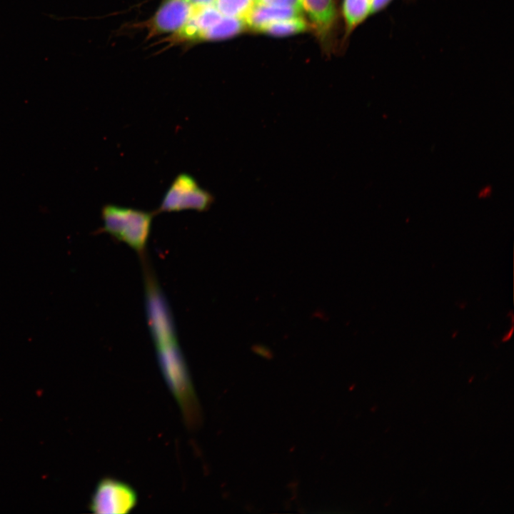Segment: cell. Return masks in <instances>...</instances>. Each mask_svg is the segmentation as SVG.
I'll list each match as a JSON object with an SVG mask.
<instances>
[{
	"label": "cell",
	"mask_w": 514,
	"mask_h": 514,
	"mask_svg": "<svg viewBox=\"0 0 514 514\" xmlns=\"http://www.w3.org/2000/svg\"><path fill=\"white\" fill-rule=\"evenodd\" d=\"M160 368L189 426L199 420V410L177 337L154 343Z\"/></svg>",
	"instance_id": "1"
},
{
	"label": "cell",
	"mask_w": 514,
	"mask_h": 514,
	"mask_svg": "<svg viewBox=\"0 0 514 514\" xmlns=\"http://www.w3.org/2000/svg\"><path fill=\"white\" fill-rule=\"evenodd\" d=\"M156 213L114 204L101 208L103 226L96 233H106L126 243L143 259Z\"/></svg>",
	"instance_id": "2"
},
{
	"label": "cell",
	"mask_w": 514,
	"mask_h": 514,
	"mask_svg": "<svg viewBox=\"0 0 514 514\" xmlns=\"http://www.w3.org/2000/svg\"><path fill=\"white\" fill-rule=\"evenodd\" d=\"M214 201V197L202 188L189 173H181L172 181L166 191L156 213L194 210L207 211Z\"/></svg>",
	"instance_id": "3"
},
{
	"label": "cell",
	"mask_w": 514,
	"mask_h": 514,
	"mask_svg": "<svg viewBox=\"0 0 514 514\" xmlns=\"http://www.w3.org/2000/svg\"><path fill=\"white\" fill-rule=\"evenodd\" d=\"M136 503L137 495L131 486L106 478L96 487L89 508L96 514H126L130 513Z\"/></svg>",
	"instance_id": "4"
},
{
	"label": "cell",
	"mask_w": 514,
	"mask_h": 514,
	"mask_svg": "<svg viewBox=\"0 0 514 514\" xmlns=\"http://www.w3.org/2000/svg\"><path fill=\"white\" fill-rule=\"evenodd\" d=\"M193 11V6L189 0H163L146 23L148 36L177 32L187 23Z\"/></svg>",
	"instance_id": "5"
},
{
	"label": "cell",
	"mask_w": 514,
	"mask_h": 514,
	"mask_svg": "<svg viewBox=\"0 0 514 514\" xmlns=\"http://www.w3.org/2000/svg\"><path fill=\"white\" fill-rule=\"evenodd\" d=\"M301 11L293 8L266 5L256 1L245 22L246 26L259 31L271 22L301 16Z\"/></svg>",
	"instance_id": "6"
},
{
	"label": "cell",
	"mask_w": 514,
	"mask_h": 514,
	"mask_svg": "<svg viewBox=\"0 0 514 514\" xmlns=\"http://www.w3.org/2000/svg\"><path fill=\"white\" fill-rule=\"evenodd\" d=\"M301 3L321 34L331 31L336 19L335 0H301Z\"/></svg>",
	"instance_id": "7"
},
{
	"label": "cell",
	"mask_w": 514,
	"mask_h": 514,
	"mask_svg": "<svg viewBox=\"0 0 514 514\" xmlns=\"http://www.w3.org/2000/svg\"><path fill=\"white\" fill-rule=\"evenodd\" d=\"M246 24L242 19L223 16L221 20L206 31L201 36L202 41H218L233 37L243 31Z\"/></svg>",
	"instance_id": "8"
},
{
	"label": "cell",
	"mask_w": 514,
	"mask_h": 514,
	"mask_svg": "<svg viewBox=\"0 0 514 514\" xmlns=\"http://www.w3.org/2000/svg\"><path fill=\"white\" fill-rule=\"evenodd\" d=\"M373 0H344L343 14L346 30L351 32L372 14Z\"/></svg>",
	"instance_id": "9"
},
{
	"label": "cell",
	"mask_w": 514,
	"mask_h": 514,
	"mask_svg": "<svg viewBox=\"0 0 514 514\" xmlns=\"http://www.w3.org/2000/svg\"><path fill=\"white\" fill-rule=\"evenodd\" d=\"M307 24L301 17H294L271 22L263 26L259 31L276 36H283L303 32L307 29Z\"/></svg>",
	"instance_id": "10"
},
{
	"label": "cell",
	"mask_w": 514,
	"mask_h": 514,
	"mask_svg": "<svg viewBox=\"0 0 514 514\" xmlns=\"http://www.w3.org/2000/svg\"><path fill=\"white\" fill-rule=\"evenodd\" d=\"M256 4V0H214L213 5L223 15L245 21Z\"/></svg>",
	"instance_id": "11"
},
{
	"label": "cell",
	"mask_w": 514,
	"mask_h": 514,
	"mask_svg": "<svg viewBox=\"0 0 514 514\" xmlns=\"http://www.w3.org/2000/svg\"><path fill=\"white\" fill-rule=\"evenodd\" d=\"M256 1L266 5L293 8L301 11L303 9L301 0H256Z\"/></svg>",
	"instance_id": "12"
},
{
	"label": "cell",
	"mask_w": 514,
	"mask_h": 514,
	"mask_svg": "<svg viewBox=\"0 0 514 514\" xmlns=\"http://www.w3.org/2000/svg\"><path fill=\"white\" fill-rule=\"evenodd\" d=\"M393 0H373L372 14L379 12L386 9Z\"/></svg>",
	"instance_id": "13"
},
{
	"label": "cell",
	"mask_w": 514,
	"mask_h": 514,
	"mask_svg": "<svg viewBox=\"0 0 514 514\" xmlns=\"http://www.w3.org/2000/svg\"><path fill=\"white\" fill-rule=\"evenodd\" d=\"M189 1L195 6H205L214 3V0H189Z\"/></svg>",
	"instance_id": "14"
}]
</instances>
